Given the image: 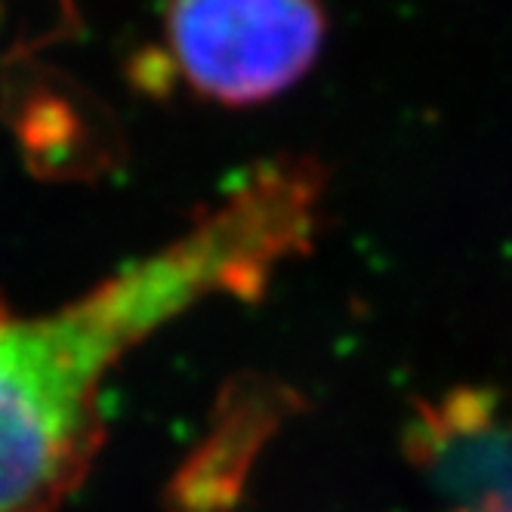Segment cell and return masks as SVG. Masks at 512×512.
Wrapping results in <instances>:
<instances>
[{
    "label": "cell",
    "mask_w": 512,
    "mask_h": 512,
    "mask_svg": "<svg viewBox=\"0 0 512 512\" xmlns=\"http://www.w3.org/2000/svg\"><path fill=\"white\" fill-rule=\"evenodd\" d=\"M408 457L432 512H512V398L454 389L408 423Z\"/></svg>",
    "instance_id": "3957f363"
},
{
    "label": "cell",
    "mask_w": 512,
    "mask_h": 512,
    "mask_svg": "<svg viewBox=\"0 0 512 512\" xmlns=\"http://www.w3.org/2000/svg\"><path fill=\"white\" fill-rule=\"evenodd\" d=\"M327 19L318 0H167L164 34L192 93L253 105L315 65Z\"/></svg>",
    "instance_id": "7a4b0ae2"
},
{
    "label": "cell",
    "mask_w": 512,
    "mask_h": 512,
    "mask_svg": "<svg viewBox=\"0 0 512 512\" xmlns=\"http://www.w3.org/2000/svg\"><path fill=\"white\" fill-rule=\"evenodd\" d=\"M324 170L275 158L201 219L56 312L19 315L0 297V512H56L102 445V392L118 364L170 321L263 294L312 244Z\"/></svg>",
    "instance_id": "6da1fadb"
}]
</instances>
